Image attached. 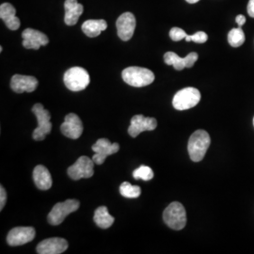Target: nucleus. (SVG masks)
I'll return each instance as SVG.
<instances>
[{"instance_id":"nucleus-1","label":"nucleus","mask_w":254,"mask_h":254,"mask_svg":"<svg viewBox=\"0 0 254 254\" xmlns=\"http://www.w3.org/2000/svg\"><path fill=\"white\" fill-rule=\"evenodd\" d=\"M211 143V139L208 133L204 130L195 131L189 140L188 150L190 159L194 162H200L208 150Z\"/></svg>"},{"instance_id":"nucleus-2","label":"nucleus","mask_w":254,"mask_h":254,"mask_svg":"<svg viewBox=\"0 0 254 254\" xmlns=\"http://www.w3.org/2000/svg\"><path fill=\"white\" fill-rule=\"evenodd\" d=\"M122 76L124 81L128 85L136 88L148 86L152 84L155 78L154 73L151 70L136 66L128 67L125 69L122 73Z\"/></svg>"},{"instance_id":"nucleus-3","label":"nucleus","mask_w":254,"mask_h":254,"mask_svg":"<svg viewBox=\"0 0 254 254\" xmlns=\"http://www.w3.org/2000/svg\"><path fill=\"white\" fill-rule=\"evenodd\" d=\"M163 219L167 226L175 231H180L187 225L186 209L178 201L172 202L165 209Z\"/></svg>"},{"instance_id":"nucleus-4","label":"nucleus","mask_w":254,"mask_h":254,"mask_svg":"<svg viewBox=\"0 0 254 254\" xmlns=\"http://www.w3.org/2000/svg\"><path fill=\"white\" fill-rule=\"evenodd\" d=\"M64 81L67 89L72 91L85 90L90 84V74L82 67H73L64 73Z\"/></svg>"},{"instance_id":"nucleus-5","label":"nucleus","mask_w":254,"mask_h":254,"mask_svg":"<svg viewBox=\"0 0 254 254\" xmlns=\"http://www.w3.org/2000/svg\"><path fill=\"white\" fill-rule=\"evenodd\" d=\"M32 112L36 116L38 122V127L33 132V138L35 140H44L46 135L50 134L52 130V124L50 123L51 115L49 111L45 109L42 104L34 105Z\"/></svg>"},{"instance_id":"nucleus-6","label":"nucleus","mask_w":254,"mask_h":254,"mask_svg":"<svg viewBox=\"0 0 254 254\" xmlns=\"http://www.w3.org/2000/svg\"><path fill=\"white\" fill-rule=\"evenodd\" d=\"M200 92L196 88H185L173 97V108L177 110H187L197 106L200 101Z\"/></svg>"},{"instance_id":"nucleus-7","label":"nucleus","mask_w":254,"mask_h":254,"mask_svg":"<svg viewBox=\"0 0 254 254\" xmlns=\"http://www.w3.org/2000/svg\"><path fill=\"white\" fill-rule=\"evenodd\" d=\"M79 201L76 200H67L64 202L56 203L54 207L48 214V222L54 226L60 225L64 222V219L68 215L79 208Z\"/></svg>"},{"instance_id":"nucleus-8","label":"nucleus","mask_w":254,"mask_h":254,"mask_svg":"<svg viewBox=\"0 0 254 254\" xmlns=\"http://www.w3.org/2000/svg\"><path fill=\"white\" fill-rule=\"evenodd\" d=\"M94 161L88 156H80L76 162L68 168V175L73 180L91 178L94 173Z\"/></svg>"},{"instance_id":"nucleus-9","label":"nucleus","mask_w":254,"mask_h":254,"mask_svg":"<svg viewBox=\"0 0 254 254\" xmlns=\"http://www.w3.org/2000/svg\"><path fill=\"white\" fill-rule=\"evenodd\" d=\"M91 149L95 153L92 160L97 165H102L109 155L118 152L120 146L118 143H111L108 138H100L92 145Z\"/></svg>"},{"instance_id":"nucleus-10","label":"nucleus","mask_w":254,"mask_h":254,"mask_svg":"<svg viewBox=\"0 0 254 254\" xmlns=\"http://www.w3.org/2000/svg\"><path fill=\"white\" fill-rule=\"evenodd\" d=\"M116 27L118 30V35L121 40L127 42L129 41L135 32L136 28V17L131 12H125L122 15H120L117 22Z\"/></svg>"},{"instance_id":"nucleus-11","label":"nucleus","mask_w":254,"mask_h":254,"mask_svg":"<svg viewBox=\"0 0 254 254\" xmlns=\"http://www.w3.org/2000/svg\"><path fill=\"white\" fill-rule=\"evenodd\" d=\"M157 127V121L154 118L144 117L143 115H135L131 119L128 133L132 137H136L144 131H153Z\"/></svg>"},{"instance_id":"nucleus-12","label":"nucleus","mask_w":254,"mask_h":254,"mask_svg":"<svg viewBox=\"0 0 254 254\" xmlns=\"http://www.w3.org/2000/svg\"><path fill=\"white\" fill-rule=\"evenodd\" d=\"M36 232L32 227H16L9 231L7 236V242L9 246L25 245L32 241L35 237Z\"/></svg>"},{"instance_id":"nucleus-13","label":"nucleus","mask_w":254,"mask_h":254,"mask_svg":"<svg viewBox=\"0 0 254 254\" xmlns=\"http://www.w3.org/2000/svg\"><path fill=\"white\" fill-rule=\"evenodd\" d=\"M23 46L27 49H34L38 50L41 46H45L49 43V39L45 33L33 29V28H26L23 33Z\"/></svg>"},{"instance_id":"nucleus-14","label":"nucleus","mask_w":254,"mask_h":254,"mask_svg":"<svg viewBox=\"0 0 254 254\" xmlns=\"http://www.w3.org/2000/svg\"><path fill=\"white\" fill-rule=\"evenodd\" d=\"M199 56L196 52H192L186 58H181L174 52H167L164 55V62L168 65H173L175 70L182 71L185 68H191L198 61Z\"/></svg>"},{"instance_id":"nucleus-15","label":"nucleus","mask_w":254,"mask_h":254,"mask_svg":"<svg viewBox=\"0 0 254 254\" xmlns=\"http://www.w3.org/2000/svg\"><path fill=\"white\" fill-rule=\"evenodd\" d=\"M68 249V241L64 238H48L37 246V253L40 254H61Z\"/></svg>"},{"instance_id":"nucleus-16","label":"nucleus","mask_w":254,"mask_h":254,"mask_svg":"<svg viewBox=\"0 0 254 254\" xmlns=\"http://www.w3.org/2000/svg\"><path fill=\"white\" fill-rule=\"evenodd\" d=\"M61 130L64 136L76 139L81 136L83 133V124L81 120L76 114L70 113L65 117L64 123L61 127Z\"/></svg>"},{"instance_id":"nucleus-17","label":"nucleus","mask_w":254,"mask_h":254,"mask_svg":"<svg viewBox=\"0 0 254 254\" xmlns=\"http://www.w3.org/2000/svg\"><path fill=\"white\" fill-rule=\"evenodd\" d=\"M38 84L39 82L34 76L14 74L10 81V88L17 93L32 92L36 90Z\"/></svg>"},{"instance_id":"nucleus-18","label":"nucleus","mask_w":254,"mask_h":254,"mask_svg":"<svg viewBox=\"0 0 254 254\" xmlns=\"http://www.w3.org/2000/svg\"><path fill=\"white\" fill-rule=\"evenodd\" d=\"M65 17L64 22L67 26H74L83 13V5L77 0H66L64 3Z\"/></svg>"},{"instance_id":"nucleus-19","label":"nucleus","mask_w":254,"mask_h":254,"mask_svg":"<svg viewBox=\"0 0 254 254\" xmlns=\"http://www.w3.org/2000/svg\"><path fill=\"white\" fill-rule=\"evenodd\" d=\"M0 18L4 21L10 30H17L20 27V20L16 16V9L9 3H2L0 6Z\"/></svg>"},{"instance_id":"nucleus-20","label":"nucleus","mask_w":254,"mask_h":254,"mask_svg":"<svg viewBox=\"0 0 254 254\" xmlns=\"http://www.w3.org/2000/svg\"><path fill=\"white\" fill-rule=\"evenodd\" d=\"M33 180L41 190H48L52 187V177L45 166L38 165L33 171Z\"/></svg>"},{"instance_id":"nucleus-21","label":"nucleus","mask_w":254,"mask_h":254,"mask_svg":"<svg viewBox=\"0 0 254 254\" xmlns=\"http://www.w3.org/2000/svg\"><path fill=\"white\" fill-rule=\"evenodd\" d=\"M108 27V23L106 20H87L82 25L83 32L88 37L94 38L99 36L102 31L106 30Z\"/></svg>"},{"instance_id":"nucleus-22","label":"nucleus","mask_w":254,"mask_h":254,"mask_svg":"<svg viewBox=\"0 0 254 254\" xmlns=\"http://www.w3.org/2000/svg\"><path fill=\"white\" fill-rule=\"evenodd\" d=\"M93 220L96 225L102 229H108L114 223V218L109 214L106 206H100L95 210Z\"/></svg>"},{"instance_id":"nucleus-23","label":"nucleus","mask_w":254,"mask_h":254,"mask_svg":"<svg viewBox=\"0 0 254 254\" xmlns=\"http://www.w3.org/2000/svg\"><path fill=\"white\" fill-rule=\"evenodd\" d=\"M245 33L240 27L233 28L228 34V42L233 47H239L245 43Z\"/></svg>"},{"instance_id":"nucleus-24","label":"nucleus","mask_w":254,"mask_h":254,"mask_svg":"<svg viewBox=\"0 0 254 254\" xmlns=\"http://www.w3.org/2000/svg\"><path fill=\"white\" fill-rule=\"evenodd\" d=\"M120 193L125 198L135 199L140 196L141 189L137 186H132L128 182H124L120 187Z\"/></svg>"},{"instance_id":"nucleus-25","label":"nucleus","mask_w":254,"mask_h":254,"mask_svg":"<svg viewBox=\"0 0 254 254\" xmlns=\"http://www.w3.org/2000/svg\"><path fill=\"white\" fill-rule=\"evenodd\" d=\"M133 177L136 180H143V181H150L154 178V172L148 166H140L133 172Z\"/></svg>"},{"instance_id":"nucleus-26","label":"nucleus","mask_w":254,"mask_h":254,"mask_svg":"<svg viewBox=\"0 0 254 254\" xmlns=\"http://www.w3.org/2000/svg\"><path fill=\"white\" fill-rule=\"evenodd\" d=\"M185 40L187 42H194L196 44H204L208 40V35L203 31H198L193 35H188Z\"/></svg>"},{"instance_id":"nucleus-27","label":"nucleus","mask_w":254,"mask_h":254,"mask_svg":"<svg viewBox=\"0 0 254 254\" xmlns=\"http://www.w3.org/2000/svg\"><path fill=\"white\" fill-rule=\"evenodd\" d=\"M188 34L180 27H173L170 31V37L174 42H179L183 39H186Z\"/></svg>"},{"instance_id":"nucleus-28","label":"nucleus","mask_w":254,"mask_h":254,"mask_svg":"<svg viewBox=\"0 0 254 254\" xmlns=\"http://www.w3.org/2000/svg\"><path fill=\"white\" fill-rule=\"evenodd\" d=\"M7 201V193L5 189L1 186L0 187V210H3Z\"/></svg>"},{"instance_id":"nucleus-29","label":"nucleus","mask_w":254,"mask_h":254,"mask_svg":"<svg viewBox=\"0 0 254 254\" xmlns=\"http://www.w3.org/2000/svg\"><path fill=\"white\" fill-rule=\"evenodd\" d=\"M247 10H248L249 15H250L251 17L254 18V0H250V1H249Z\"/></svg>"},{"instance_id":"nucleus-30","label":"nucleus","mask_w":254,"mask_h":254,"mask_svg":"<svg viewBox=\"0 0 254 254\" xmlns=\"http://www.w3.org/2000/svg\"><path fill=\"white\" fill-rule=\"evenodd\" d=\"M236 23H237V25H238V27H242L244 24L246 23V17L244 15H242V14H239V15H237L236 18Z\"/></svg>"},{"instance_id":"nucleus-31","label":"nucleus","mask_w":254,"mask_h":254,"mask_svg":"<svg viewBox=\"0 0 254 254\" xmlns=\"http://www.w3.org/2000/svg\"><path fill=\"white\" fill-rule=\"evenodd\" d=\"M188 3H190V4H195V3H197V2H199L200 0H186Z\"/></svg>"},{"instance_id":"nucleus-32","label":"nucleus","mask_w":254,"mask_h":254,"mask_svg":"<svg viewBox=\"0 0 254 254\" xmlns=\"http://www.w3.org/2000/svg\"></svg>"}]
</instances>
